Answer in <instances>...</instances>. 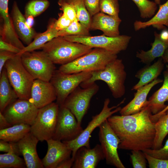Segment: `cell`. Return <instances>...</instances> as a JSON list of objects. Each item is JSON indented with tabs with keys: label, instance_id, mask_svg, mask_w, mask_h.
Instances as JSON below:
<instances>
[{
	"label": "cell",
	"instance_id": "obj_1",
	"mask_svg": "<svg viewBox=\"0 0 168 168\" xmlns=\"http://www.w3.org/2000/svg\"><path fill=\"white\" fill-rule=\"evenodd\" d=\"M148 106L140 111L127 115L111 116L110 124L120 140L119 149L143 151L152 148L155 135V123Z\"/></svg>",
	"mask_w": 168,
	"mask_h": 168
},
{
	"label": "cell",
	"instance_id": "obj_2",
	"mask_svg": "<svg viewBox=\"0 0 168 168\" xmlns=\"http://www.w3.org/2000/svg\"><path fill=\"white\" fill-rule=\"evenodd\" d=\"M126 77L127 73L122 60L117 58L108 64L104 68L92 72L90 77L81 83L80 86L85 88L96 81H102L108 85L113 97L118 99L125 94Z\"/></svg>",
	"mask_w": 168,
	"mask_h": 168
},
{
	"label": "cell",
	"instance_id": "obj_3",
	"mask_svg": "<svg viewBox=\"0 0 168 168\" xmlns=\"http://www.w3.org/2000/svg\"><path fill=\"white\" fill-rule=\"evenodd\" d=\"M93 49L81 43L68 41L62 36L54 38L41 48L54 64L61 65L75 60Z\"/></svg>",
	"mask_w": 168,
	"mask_h": 168
},
{
	"label": "cell",
	"instance_id": "obj_4",
	"mask_svg": "<svg viewBox=\"0 0 168 168\" xmlns=\"http://www.w3.org/2000/svg\"><path fill=\"white\" fill-rule=\"evenodd\" d=\"M117 58V54L104 49L94 48L75 60L61 65L58 70L68 74L85 71L93 72L104 68Z\"/></svg>",
	"mask_w": 168,
	"mask_h": 168
},
{
	"label": "cell",
	"instance_id": "obj_5",
	"mask_svg": "<svg viewBox=\"0 0 168 168\" xmlns=\"http://www.w3.org/2000/svg\"><path fill=\"white\" fill-rule=\"evenodd\" d=\"M9 81L18 98L30 100L34 78L23 66L21 54L8 60L4 66Z\"/></svg>",
	"mask_w": 168,
	"mask_h": 168
},
{
	"label": "cell",
	"instance_id": "obj_6",
	"mask_svg": "<svg viewBox=\"0 0 168 168\" xmlns=\"http://www.w3.org/2000/svg\"><path fill=\"white\" fill-rule=\"evenodd\" d=\"M125 100L124 99L117 105L110 107V99L109 98L105 99L101 111L92 117L91 120L81 134L73 140L63 142L72 151V157L74 160L77 151L79 148L82 146L90 147V140L93 131L113 114L119 112L121 109L119 106L124 102Z\"/></svg>",
	"mask_w": 168,
	"mask_h": 168
},
{
	"label": "cell",
	"instance_id": "obj_7",
	"mask_svg": "<svg viewBox=\"0 0 168 168\" xmlns=\"http://www.w3.org/2000/svg\"><path fill=\"white\" fill-rule=\"evenodd\" d=\"M21 58L23 66L35 80L50 81L56 68L43 51L24 52L21 54Z\"/></svg>",
	"mask_w": 168,
	"mask_h": 168
},
{
	"label": "cell",
	"instance_id": "obj_8",
	"mask_svg": "<svg viewBox=\"0 0 168 168\" xmlns=\"http://www.w3.org/2000/svg\"><path fill=\"white\" fill-rule=\"evenodd\" d=\"M59 106L53 102L39 109L35 120L30 126V132L39 141L52 139L57 124Z\"/></svg>",
	"mask_w": 168,
	"mask_h": 168
},
{
	"label": "cell",
	"instance_id": "obj_9",
	"mask_svg": "<svg viewBox=\"0 0 168 168\" xmlns=\"http://www.w3.org/2000/svg\"><path fill=\"white\" fill-rule=\"evenodd\" d=\"M63 37L71 42L81 43L93 48L104 49L117 55L127 49L132 37L126 35L113 37L103 34L94 36L70 35Z\"/></svg>",
	"mask_w": 168,
	"mask_h": 168
},
{
	"label": "cell",
	"instance_id": "obj_10",
	"mask_svg": "<svg viewBox=\"0 0 168 168\" xmlns=\"http://www.w3.org/2000/svg\"><path fill=\"white\" fill-rule=\"evenodd\" d=\"M92 72L85 71L68 74L56 70L50 82L56 95V103L62 106L68 95L82 82L90 77Z\"/></svg>",
	"mask_w": 168,
	"mask_h": 168
},
{
	"label": "cell",
	"instance_id": "obj_11",
	"mask_svg": "<svg viewBox=\"0 0 168 168\" xmlns=\"http://www.w3.org/2000/svg\"><path fill=\"white\" fill-rule=\"evenodd\" d=\"M99 90V86L95 82L85 88L78 86L66 99L63 105L71 111L80 124L89 108L92 98Z\"/></svg>",
	"mask_w": 168,
	"mask_h": 168
},
{
	"label": "cell",
	"instance_id": "obj_12",
	"mask_svg": "<svg viewBox=\"0 0 168 168\" xmlns=\"http://www.w3.org/2000/svg\"><path fill=\"white\" fill-rule=\"evenodd\" d=\"M99 138L106 163L117 168H125L119 157L118 149L120 140L107 119L99 126Z\"/></svg>",
	"mask_w": 168,
	"mask_h": 168
},
{
	"label": "cell",
	"instance_id": "obj_13",
	"mask_svg": "<svg viewBox=\"0 0 168 168\" xmlns=\"http://www.w3.org/2000/svg\"><path fill=\"white\" fill-rule=\"evenodd\" d=\"M39 109L30 100L18 98L10 104L2 113L12 126L20 124L31 126Z\"/></svg>",
	"mask_w": 168,
	"mask_h": 168
},
{
	"label": "cell",
	"instance_id": "obj_14",
	"mask_svg": "<svg viewBox=\"0 0 168 168\" xmlns=\"http://www.w3.org/2000/svg\"><path fill=\"white\" fill-rule=\"evenodd\" d=\"M83 130L74 115L67 108L59 106L55 130L52 139L63 141L73 140Z\"/></svg>",
	"mask_w": 168,
	"mask_h": 168
},
{
	"label": "cell",
	"instance_id": "obj_15",
	"mask_svg": "<svg viewBox=\"0 0 168 168\" xmlns=\"http://www.w3.org/2000/svg\"><path fill=\"white\" fill-rule=\"evenodd\" d=\"M56 99L55 90L50 82L34 80L30 100L37 108H41L54 102Z\"/></svg>",
	"mask_w": 168,
	"mask_h": 168
},
{
	"label": "cell",
	"instance_id": "obj_16",
	"mask_svg": "<svg viewBox=\"0 0 168 168\" xmlns=\"http://www.w3.org/2000/svg\"><path fill=\"white\" fill-rule=\"evenodd\" d=\"M46 141L48 150L42 160L44 168H57L62 161L71 157L72 151L63 142L53 139Z\"/></svg>",
	"mask_w": 168,
	"mask_h": 168
},
{
	"label": "cell",
	"instance_id": "obj_17",
	"mask_svg": "<svg viewBox=\"0 0 168 168\" xmlns=\"http://www.w3.org/2000/svg\"><path fill=\"white\" fill-rule=\"evenodd\" d=\"M39 141L30 132L16 142L27 168H44L42 161L39 158L37 152L36 146Z\"/></svg>",
	"mask_w": 168,
	"mask_h": 168
},
{
	"label": "cell",
	"instance_id": "obj_18",
	"mask_svg": "<svg viewBox=\"0 0 168 168\" xmlns=\"http://www.w3.org/2000/svg\"><path fill=\"white\" fill-rule=\"evenodd\" d=\"M104 159L100 144H97L92 148L82 146L77 151L72 168H95Z\"/></svg>",
	"mask_w": 168,
	"mask_h": 168
},
{
	"label": "cell",
	"instance_id": "obj_19",
	"mask_svg": "<svg viewBox=\"0 0 168 168\" xmlns=\"http://www.w3.org/2000/svg\"><path fill=\"white\" fill-rule=\"evenodd\" d=\"M163 80L156 78L148 84L136 90L133 99L127 105L121 108L119 111L121 115H127L137 113L147 106V97L152 88Z\"/></svg>",
	"mask_w": 168,
	"mask_h": 168
},
{
	"label": "cell",
	"instance_id": "obj_20",
	"mask_svg": "<svg viewBox=\"0 0 168 168\" xmlns=\"http://www.w3.org/2000/svg\"><path fill=\"white\" fill-rule=\"evenodd\" d=\"M122 20L119 17H115L100 12L92 17L90 30H100L103 35L110 37L120 35L119 26Z\"/></svg>",
	"mask_w": 168,
	"mask_h": 168
},
{
	"label": "cell",
	"instance_id": "obj_21",
	"mask_svg": "<svg viewBox=\"0 0 168 168\" xmlns=\"http://www.w3.org/2000/svg\"><path fill=\"white\" fill-rule=\"evenodd\" d=\"M11 16L15 32L19 39L27 45L32 41L37 33L26 23V18L20 10L17 2L14 1Z\"/></svg>",
	"mask_w": 168,
	"mask_h": 168
},
{
	"label": "cell",
	"instance_id": "obj_22",
	"mask_svg": "<svg viewBox=\"0 0 168 168\" xmlns=\"http://www.w3.org/2000/svg\"><path fill=\"white\" fill-rule=\"evenodd\" d=\"M154 40L151 43V48L145 51L140 50L136 53V57L140 61L147 65L150 64L156 58L161 57L166 49L168 48V40L163 38L160 33L154 32Z\"/></svg>",
	"mask_w": 168,
	"mask_h": 168
},
{
	"label": "cell",
	"instance_id": "obj_23",
	"mask_svg": "<svg viewBox=\"0 0 168 168\" xmlns=\"http://www.w3.org/2000/svg\"><path fill=\"white\" fill-rule=\"evenodd\" d=\"M152 26L158 30L168 28V0L160 4L157 12L151 19L146 21L136 20L133 23L135 31Z\"/></svg>",
	"mask_w": 168,
	"mask_h": 168
},
{
	"label": "cell",
	"instance_id": "obj_24",
	"mask_svg": "<svg viewBox=\"0 0 168 168\" xmlns=\"http://www.w3.org/2000/svg\"><path fill=\"white\" fill-rule=\"evenodd\" d=\"M164 63L161 57L152 64L147 65L139 70L136 73L135 77L139 80L133 86L132 90H136L157 78L164 69Z\"/></svg>",
	"mask_w": 168,
	"mask_h": 168
},
{
	"label": "cell",
	"instance_id": "obj_25",
	"mask_svg": "<svg viewBox=\"0 0 168 168\" xmlns=\"http://www.w3.org/2000/svg\"><path fill=\"white\" fill-rule=\"evenodd\" d=\"M164 80L161 86L149 98L148 106L152 114H155L163 110L167 106L168 101V68L163 72Z\"/></svg>",
	"mask_w": 168,
	"mask_h": 168
},
{
	"label": "cell",
	"instance_id": "obj_26",
	"mask_svg": "<svg viewBox=\"0 0 168 168\" xmlns=\"http://www.w3.org/2000/svg\"><path fill=\"white\" fill-rule=\"evenodd\" d=\"M18 98L9 81L4 67L0 74V111L2 113L10 104Z\"/></svg>",
	"mask_w": 168,
	"mask_h": 168
},
{
	"label": "cell",
	"instance_id": "obj_27",
	"mask_svg": "<svg viewBox=\"0 0 168 168\" xmlns=\"http://www.w3.org/2000/svg\"><path fill=\"white\" fill-rule=\"evenodd\" d=\"M54 20H53L50 22L47 29L45 31L38 33L31 43L25 47L19 54H21L26 51H35L41 49L45 44L58 37V31L54 27Z\"/></svg>",
	"mask_w": 168,
	"mask_h": 168
},
{
	"label": "cell",
	"instance_id": "obj_28",
	"mask_svg": "<svg viewBox=\"0 0 168 168\" xmlns=\"http://www.w3.org/2000/svg\"><path fill=\"white\" fill-rule=\"evenodd\" d=\"M30 126L25 124L15 125L0 130V139L9 142H17L29 132Z\"/></svg>",
	"mask_w": 168,
	"mask_h": 168
},
{
	"label": "cell",
	"instance_id": "obj_29",
	"mask_svg": "<svg viewBox=\"0 0 168 168\" xmlns=\"http://www.w3.org/2000/svg\"><path fill=\"white\" fill-rule=\"evenodd\" d=\"M155 135L152 149H157L162 147L164 139L168 134V110L155 123Z\"/></svg>",
	"mask_w": 168,
	"mask_h": 168
},
{
	"label": "cell",
	"instance_id": "obj_30",
	"mask_svg": "<svg viewBox=\"0 0 168 168\" xmlns=\"http://www.w3.org/2000/svg\"><path fill=\"white\" fill-rule=\"evenodd\" d=\"M73 7L78 20L86 28L90 30L92 17L85 6L84 0H67Z\"/></svg>",
	"mask_w": 168,
	"mask_h": 168
},
{
	"label": "cell",
	"instance_id": "obj_31",
	"mask_svg": "<svg viewBox=\"0 0 168 168\" xmlns=\"http://www.w3.org/2000/svg\"><path fill=\"white\" fill-rule=\"evenodd\" d=\"M26 167L24 159L13 152L0 155V168H24Z\"/></svg>",
	"mask_w": 168,
	"mask_h": 168
},
{
	"label": "cell",
	"instance_id": "obj_32",
	"mask_svg": "<svg viewBox=\"0 0 168 168\" xmlns=\"http://www.w3.org/2000/svg\"><path fill=\"white\" fill-rule=\"evenodd\" d=\"M49 5L48 0H30L25 6L24 16L26 18L29 16H37L45 11Z\"/></svg>",
	"mask_w": 168,
	"mask_h": 168
},
{
	"label": "cell",
	"instance_id": "obj_33",
	"mask_svg": "<svg viewBox=\"0 0 168 168\" xmlns=\"http://www.w3.org/2000/svg\"><path fill=\"white\" fill-rule=\"evenodd\" d=\"M90 30L82 24L76 18L66 29L58 31V36L70 35L90 36Z\"/></svg>",
	"mask_w": 168,
	"mask_h": 168
},
{
	"label": "cell",
	"instance_id": "obj_34",
	"mask_svg": "<svg viewBox=\"0 0 168 168\" xmlns=\"http://www.w3.org/2000/svg\"><path fill=\"white\" fill-rule=\"evenodd\" d=\"M136 4L143 19L152 18L156 14L157 4L149 0H131Z\"/></svg>",
	"mask_w": 168,
	"mask_h": 168
},
{
	"label": "cell",
	"instance_id": "obj_35",
	"mask_svg": "<svg viewBox=\"0 0 168 168\" xmlns=\"http://www.w3.org/2000/svg\"><path fill=\"white\" fill-rule=\"evenodd\" d=\"M119 0H100V12L115 17H119Z\"/></svg>",
	"mask_w": 168,
	"mask_h": 168
},
{
	"label": "cell",
	"instance_id": "obj_36",
	"mask_svg": "<svg viewBox=\"0 0 168 168\" xmlns=\"http://www.w3.org/2000/svg\"><path fill=\"white\" fill-rule=\"evenodd\" d=\"M130 158L133 168H146L147 160L143 152L139 150L131 151Z\"/></svg>",
	"mask_w": 168,
	"mask_h": 168
},
{
	"label": "cell",
	"instance_id": "obj_37",
	"mask_svg": "<svg viewBox=\"0 0 168 168\" xmlns=\"http://www.w3.org/2000/svg\"><path fill=\"white\" fill-rule=\"evenodd\" d=\"M149 156L159 159H168V139L164 146L157 149L152 148L146 149L143 151Z\"/></svg>",
	"mask_w": 168,
	"mask_h": 168
},
{
	"label": "cell",
	"instance_id": "obj_38",
	"mask_svg": "<svg viewBox=\"0 0 168 168\" xmlns=\"http://www.w3.org/2000/svg\"><path fill=\"white\" fill-rule=\"evenodd\" d=\"M58 3L63 13L72 21L76 17L75 10L72 5L68 2L67 0H58Z\"/></svg>",
	"mask_w": 168,
	"mask_h": 168
},
{
	"label": "cell",
	"instance_id": "obj_39",
	"mask_svg": "<svg viewBox=\"0 0 168 168\" xmlns=\"http://www.w3.org/2000/svg\"><path fill=\"white\" fill-rule=\"evenodd\" d=\"M144 153L150 168H168V159L156 158Z\"/></svg>",
	"mask_w": 168,
	"mask_h": 168
},
{
	"label": "cell",
	"instance_id": "obj_40",
	"mask_svg": "<svg viewBox=\"0 0 168 168\" xmlns=\"http://www.w3.org/2000/svg\"><path fill=\"white\" fill-rule=\"evenodd\" d=\"M0 151L6 152H13L17 155H21L16 142H9L0 140Z\"/></svg>",
	"mask_w": 168,
	"mask_h": 168
},
{
	"label": "cell",
	"instance_id": "obj_41",
	"mask_svg": "<svg viewBox=\"0 0 168 168\" xmlns=\"http://www.w3.org/2000/svg\"><path fill=\"white\" fill-rule=\"evenodd\" d=\"M72 21L62 13L57 20H55L54 26L58 31L63 30L68 27Z\"/></svg>",
	"mask_w": 168,
	"mask_h": 168
},
{
	"label": "cell",
	"instance_id": "obj_42",
	"mask_svg": "<svg viewBox=\"0 0 168 168\" xmlns=\"http://www.w3.org/2000/svg\"><path fill=\"white\" fill-rule=\"evenodd\" d=\"M100 0H84L86 9L91 17L100 12Z\"/></svg>",
	"mask_w": 168,
	"mask_h": 168
},
{
	"label": "cell",
	"instance_id": "obj_43",
	"mask_svg": "<svg viewBox=\"0 0 168 168\" xmlns=\"http://www.w3.org/2000/svg\"><path fill=\"white\" fill-rule=\"evenodd\" d=\"M16 54L5 50H0V74L6 62L13 57Z\"/></svg>",
	"mask_w": 168,
	"mask_h": 168
},
{
	"label": "cell",
	"instance_id": "obj_44",
	"mask_svg": "<svg viewBox=\"0 0 168 168\" xmlns=\"http://www.w3.org/2000/svg\"><path fill=\"white\" fill-rule=\"evenodd\" d=\"M5 50L16 54H19L21 50L13 45L0 39V50Z\"/></svg>",
	"mask_w": 168,
	"mask_h": 168
},
{
	"label": "cell",
	"instance_id": "obj_45",
	"mask_svg": "<svg viewBox=\"0 0 168 168\" xmlns=\"http://www.w3.org/2000/svg\"><path fill=\"white\" fill-rule=\"evenodd\" d=\"M74 160L71 157L67 159L62 161L58 166L57 168H72Z\"/></svg>",
	"mask_w": 168,
	"mask_h": 168
},
{
	"label": "cell",
	"instance_id": "obj_46",
	"mask_svg": "<svg viewBox=\"0 0 168 168\" xmlns=\"http://www.w3.org/2000/svg\"><path fill=\"white\" fill-rule=\"evenodd\" d=\"M2 113L0 111V130L4 129L12 126Z\"/></svg>",
	"mask_w": 168,
	"mask_h": 168
},
{
	"label": "cell",
	"instance_id": "obj_47",
	"mask_svg": "<svg viewBox=\"0 0 168 168\" xmlns=\"http://www.w3.org/2000/svg\"><path fill=\"white\" fill-rule=\"evenodd\" d=\"M168 110V105H167L165 109L158 113L155 114H151L150 116L151 119L153 122H156L160 116L165 113Z\"/></svg>",
	"mask_w": 168,
	"mask_h": 168
},
{
	"label": "cell",
	"instance_id": "obj_48",
	"mask_svg": "<svg viewBox=\"0 0 168 168\" xmlns=\"http://www.w3.org/2000/svg\"><path fill=\"white\" fill-rule=\"evenodd\" d=\"M26 23L28 26L30 28H32V26L34 24V17L32 16H29L26 18Z\"/></svg>",
	"mask_w": 168,
	"mask_h": 168
},
{
	"label": "cell",
	"instance_id": "obj_49",
	"mask_svg": "<svg viewBox=\"0 0 168 168\" xmlns=\"http://www.w3.org/2000/svg\"><path fill=\"white\" fill-rule=\"evenodd\" d=\"M161 57L163 62L167 64V67L168 68V48L166 49Z\"/></svg>",
	"mask_w": 168,
	"mask_h": 168
},
{
	"label": "cell",
	"instance_id": "obj_50",
	"mask_svg": "<svg viewBox=\"0 0 168 168\" xmlns=\"http://www.w3.org/2000/svg\"><path fill=\"white\" fill-rule=\"evenodd\" d=\"M154 2L157 4L160 5L161 4V0H154Z\"/></svg>",
	"mask_w": 168,
	"mask_h": 168
},
{
	"label": "cell",
	"instance_id": "obj_51",
	"mask_svg": "<svg viewBox=\"0 0 168 168\" xmlns=\"http://www.w3.org/2000/svg\"></svg>",
	"mask_w": 168,
	"mask_h": 168
}]
</instances>
